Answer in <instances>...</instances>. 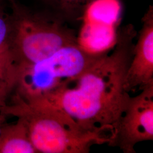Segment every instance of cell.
Masks as SVG:
<instances>
[{
  "mask_svg": "<svg viewBox=\"0 0 153 153\" xmlns=\"http://www.w3.org/2000/svg\"><path fill=\"white\" fill-rule=\"evenodd\" d=\"M136 36L131 26L121 28L114 47L75 81L56 93L28 103L57 107L83 128L112 136L130 97L125 83Z\"/></svg>",
  "mask_w": 153,
  "mask_h": 153,
  "instance_id": "cell-1",
  "label": "cell"
},
{
  "mask_svg": "<svg viewBox=\"0 0 153 153\" xmlns=\"http://www.w3.org/2000/svg\"><path fill=\"white\" fill-rule=\"evenodd\" d=\"M0 113L23 120L37 153H88L94 145L108 144L111 137L83 128L62 110L47 104L13 99Z\"/></svg>",
  "mask_w": 153,
  "mask_h": 153,
  "instance_id": "cell-2",
  "label": "cell"
},
{
  "mask_svg": "<svg viewBox=\"0 0 153 153\" xmlns=\"http://www.w3.org/2000/svg\"><path fill=\"white\" fill-rule=\"evenodd\" d=\"M11 6L9 45L18 65L36 62L78 43L73 31L57 16L33 11L16 1Z\"/></svg>",
  "mask_w": 153,
  "mask_h": 153,
  "instance_id": "cell-3",
  "label": "cell"
},
{
  "mask_svg": "<svg viewBox=\"0 0 153 153\" xmlns=\"http://www.w3.org/2000/svg\"><path fill=\"white\" fill-rule=\"evenodd\" d=\"M102 53H92L78 43L66 45L36 62L18 65L13 98L31 102L66 88Z\"/></svg>",
  "mask_w": 153,
  "mask_h": 153,
  "instance_id": "cell-4",
  "label": "cell"
},
{
  "mask_svg": "<svg viewBox=\"0 0 153 153\" xmlns=\"http://www.w3.org/2000/svg\"><path fill=\"white\" fill-rule=\"evenodd\" d=\"M153 140V85L129 98L108 145L124 153H135L136 145Z\"/></svg>",
  "mask_w": 153,
  "mask_h": 153,
  "instance_id": "cell-5",
  "label": "cell"
},
{
  "mask_svg": "<svg viewBox=\"0 0 153 153\" xmlns=\"http://www.w3.org/2000/svg\"><path fill=\"white\" fill-rule=\"evenodd\" d=\"M153 85V13L150 8L142 19V26L134 44L126 77L128 93L140 91Z\"/></svg>",
  "mask_w": 153,
  "mask_h": 153,
  "instance_id": "cell-6",
  "label": "cell"
},
{
  "mask_svg": "<svg viewBox=\"0 0 153 153\" xmlns=\"http://www.w3.org/2000/svg\"><path fill=\"white\" fill-rule=\"evenodd\" d=\"M2 126L0 133V153H37L29 137L23 120Z\"/></svg>",
  "mask_w": 153,
  "mask_h": 153,
  "instance_id": "cell-7",
  "label": "cell"
},
{
  "mask_svg": "<svg viewBox=\"0 0 153 153\" xmlns=\"http://www.w3.org/2000/svg\"><path fill=\"white\" fill-rule=\"evenodd\" d=\"M18 64L9 47L0 51V109L7 104V100L16 86Z\"/></svg>",
  "mask_w": 153,
  "mask_h": 153,
  "instance_id": "cell-8",
  "label": "cell"
},
{
  "mask_svg": "<svg viewBox=\"0 0 153 153\" xmlns=\"http://www.w3.org/2000/svg\"><path fill=\"white\" fill-rule=\"evenodd\" d=\"M51 6L56 16L64 22L84 16L88 7L97 0H44Z\"/></svg>",
  "mask_w": 153,
  "mask_h": 153,
  "instance_id": "cell-9",
  "label": "cell"
},
{
  "mask_svg": "<svg viewBox=\"0 0 153 153\" xmlns=\"http://www.w3.org/2000/svg\"><path fill=\"white\" fill-rule=\"evenodd\" d=\"M10 30V15L6 13L0 4V51L9 47Z\"/></svg>",
  "mask_w": 153,
  "mask_h": 153,
  "instance_id": "cell-10",
  "label": "cell"
},
{
  "mask_svg": "<svg viewBox=\"0 0 153 153\" xmlns=\"http://www.w3.org/2000/svg\"><path fill=\"white\" fill-rule=\"evenodd\" d=\"M5 115H4L3 114L0 113V133H1V130L2 126H3L2 123H3L4 120L5 119Z\"/></svg>",
  "mask_w": 153,
  "mask_h": 153,
  "instance_id": "cell-11",
  "label": "cell"
},
{
  "mask_svg": "<svg viewBox=\"0 0 153 153\" xmlns=\"http://www.w3.org/2000/svg\"><path fill=\"white\" fill-rule=\"evenodd\" d=\"M5 1H7V2H10V4H13L14 2H15L16 1V0H5Z\"/></svg>",
  "mask_w": 153,
  "mask_h": 153,
  "instance_id": "cell-12",
  "label": "cell"
}]
</instances>
